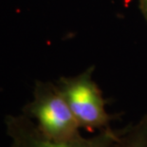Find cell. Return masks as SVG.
<instances>
[{"label":"cell","mask_w":147,"mask_h":147,"mask_svg":"<svg viewBox=\"0 0 147 147\" xmlns=\"http://www.w3.org/2000/svg\"><path fill=\"white\" fill-rule=\"evenodd\" d=\"M22 114L36 123L48 139L68 142L82 138L81 127L56 84L37 81L33 98L24 105Z\"/></svg>","instance_id":"cell-1"},{"label":"cell","mask_w":147,"mask_h":147,"mask_svg":"<svg viewBox=\"0 0 147 147\" xmlns=\"http://www.w3.org/2000/svg\"><path fill=\"white\" fill-rule=\"evenodd\" d=\"M140 10L147 22V0H139Z\"/></svg>","instance_id":"cell-5"},{"label":"cell","mask_w":147,"mask_h":147,"mask_svg":"<svg viewBox=\"0 0 147 147\" xmlns=\"http://www.w3.org/2000/svg\"><path fill=\"white\" fill-rule=\"evenodd\" d=\"M117 147H147V113L123 129Z\"/></svg>","instance_id":"cell-4"},{"label":"cell","mask_w":147,"mask_h":147,"mask_svg":"<svg viewBox=\"0 0 147 147\" xmlns=\"http://www.w3.org/2000/svg\"><path fill=\"white\" fill-rule=\"evenodd\" d=\"M5 124L8 136L11 140V147H117L123 132L108 128L99 131L91 138L82 137L72 142H57L44 136L36 123L24 114L8 115Z\"/></svg>","instance_id":"cell-3"},{"label":"cell","mask_w":147,"mask_h":147,"mask_svg":"<svg viewBox=\"0 0 147 147\" xmlns=\"http://www.w3.org/2000/svg\"></svg>","instance_id":"cell-6"},{"label":"cell","mask_w":147,"mask_h":147,"mask_svg":"<svg viewBox=\"0 0 147 147\" xmlns=\"http://www.w3.org/2000/svg\"><path fill=\"white\" fill-rule=\"evenodd\" d=\"M94 69L92 65L76 76L61 77L55 83L80 127L89 132L111 128L110 121L115 118L105 110L108 102L92 79Z\"/></svg>","instance_id":"cell-2"}]
</instances>
